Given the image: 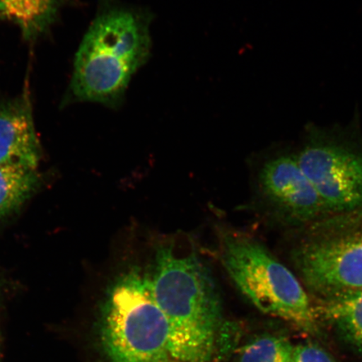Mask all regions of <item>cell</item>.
<instances>
[{
    "mask_svg": "<svg viewBox=\"0 0 362 362\" xmlns=\"http://www.w3.org/2000/svg\"><path fill=\"white\" fill-rule=\"evenodd\" d=\"M259 184L266 200L288 223L306 225L329 214L296 152L279 153L267 161Z\"/></svg>",
    "mask_w": 362,
    "mask_h": 362,
    "instance_id": "obj_7",
    "label": "cell"
},
{
    "mask_svg": "<svg viewBox=\"0 0 362 362\" xmlns=\"http://www.w3.org/2000/svg\"><path fill=\"white\" fill-rule=\"evenodd\" d=\"M319 319L332 325L345 341L362 356V293L315 305Z\"/></svg>",
    "mask_w": 362,
    "mask_h": 362,
    "instance_id": "obj_9",
    "label": "cell"
},
{
    "mask_svg": "<svg viewBox=\"0 0 362 362\" xmlns=\"http://www.w3.org/2000/svg\"><path fill=\"white\" fill-rule=\"evenodd\" d=\"M291 259L302 283L320 300L362 293V229L314 235L293 247Z\"/></svg>",
    "mask_w": 362,
    "mask_h": 362,
    "instance_id": "obj_6",
    "label": "cell"
},
{
    "mask_svg": "<svg viewBox=\"0 0 362 362\" xmlns=\"http://www.w3.org/2000/svg\"><path fill=\"white\" fill-rule=\"evenodd\" d=\"M221 259L235 285L257 310L302 332H319L315 306L300 279L260 243L228 235L221 243Z\"/></svg>",
    "mask_w": 362,
    "mask_h": 362,
    "instance_id": "obj_4",
    "label": "cell"
},
{
    "mask_svg": "<svg viewBox=\"0 0 362 362\" xmlns=\"http://www.w3.org/2000/svg\"><path fill=\"white\" fill-rule=\"evenodd\" d=\"M360 113L350 124L305 127L296 156L329 214L362 212V134Z\"/></svg>",
    "mask_w": 362,
    "mask_h": 362,
    "instance_id": "obj_5",
    "label": "cell"
},
{
    "mask_svg": "<svg viewBox=\"0 0 362 362\" xmlns=\"http://www.w3.org/2000/svg\"><path fill=\"white\" fill-rule=\"evenodd\" d=\"M293 346L286 337L266 334L246 344L238 362H289Z\"/></svg>",
    "mask_w": 362,
    "mask_h": 362,
    "instance_id": "obj_12",
    "label": "cell"
},
{
    "mask_svg": "<svg viewBox=\"0 0 362 362\" xmlns=\"http://www.w3.org/2000/svg\"><path fill=\"white\" fill-rule=\"evenodd\" d=\"M102 2L76 53L71 90L79 101L119 108L151 56L153 13L119 0Z\"/></svg>",
    "mask_w": 362,
    "mask_h": 362,
    "instance_id": "obj_1",
    "label": "cell"
},
{
    "mask_svg": "<svg viewBox=\"0 0 362 362\" xmlns=\"http://www.w3.org/2000/svg\"><path fill=\"white\" fill-rule=\"evenodd\" d=\"M101 341L111 362H175L168 321L152 291L151 276L132 268L108 289Z\"/></svg>",
    "mask_w": 362,
    "mask_h": 362,
    "instance_id": "obj_3",
    "label": "cell"
},
{
    "mask_svg": "<svg viewBox=\"0 0 362 362\" xmlns=\"http://www.w3.org/2000/svg\"><path fill=\"white\" fill-rule=\"evenodd\" d=\"M40 155L28 96L0 104V165L36 169Z\"/></svg>",
    "mask_w": 362,
    "mask_h": 362,
    "instance_id": "obj_8",
    "label": "cell"
},
{
    "mask_svg": "<svg viewBox=\"0 0 362 362\" xmlns=\"http://www.w3.org/2000/svg\"><path fill=\"white\" fill-rule=\"evenodd\" d=\"M153 296L170 332L175 362H211L221 322V302L209 269L196 253L157 249L151 276Z\"/></svg>",
    "mask_w": 362,
    "mask_h": 362,
    "instance_id": "obj_2",
    "label": "cell"
},
{
    "mask_svg": "<svg viewBox=\"0 0 362 362\" xmlns=\"http://www.w3.org/2000/svg\"><path fill=\"white\" fill-rule=\"evenodd\" d=\"M289 362H336L324 348L314 343L294 345Z\"/></svg>",
    "mask_w": 362,
    "mask_h": 362,
    "instance_id": "obj_13",
    "label": "cell"
},
{
    "mask_svg": "<svg viewBox=\"0 0 362 362\" xmlns=\"http://www.w3.org/2000/svg\"><path fill=\"white\" fill-rule=\"evenodd\" d=\"M40 184L36 169L0 165V220L13 214L33 196Z\"/></svg>",
    "mask_w": 362,
    "mask_h": 362,
    "instance_id": "obj_11",
    "label": "cell"
},
{
    "mask_svg": "<svg viewBox=\"0 0 362 362\" xmlns=\"http://www.w3.org/2000/svg\"><path fill=\"white\" fill-rule=\"evenodd\" d=\"M62 0H0V15L20 27L28 40L45 33L57 15Z\"/></svg>",
    "mask_w": 362,
    "mask_h": 362,
    "instance_id": "obj_10",
    "label": "cell"
}]
</instances>
